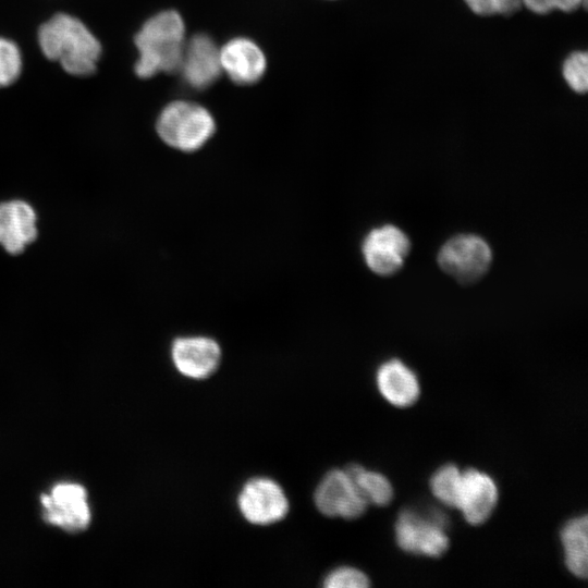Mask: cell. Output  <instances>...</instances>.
Masks as SVG:
<instances>
[{
  "label": "cell",
  "mask_w": 588,
  "mask_h": 588,
  "mask_svg": "<svg viewBox=\"0 0 588 588\" xmlns=\"http://www.w3.org/2000/svg\"><path fill=\"white\" fill-rule=\"evenodd\" d=\"M38 41L46 58L59 61L65 72L85 76L94 73L101 46L76 17L59 13L42 24Z\"/></svg>",
  "instance_id": "cell-1"
},
{
  "label": "cell",
  "mask_w": 588,
  "mask_h": 588,
  "mask_svg": "<svg viewBox=\"0 0 588 588\" xmlns=\"http://www.w3.org/2000/svg\"><path fill=\"white\" fill-rule=\"evenodd\" d=\"M185 42V24L180 13L167 10L151 16L135 36L139 54L136 74L148 78L159 72H179Z\"/></svg>",
  "instance_id": "cell-2"
},
{
  "label": "cell",
  "mask_w": 588,
  "mask_h": 588,
  "mask_svg": "<svg viewBox=\"0 0 588 588\" xmlns=\"http://www.w3.org/2000/svg\"><path fill=\"white\" fill-rule=\"evenodd\" d=\"M157 133L170 147L192 152L203 147L213 135L216 124L211 113L203 106L175 100L161 111Z\"/></svg>",
  "instance_id": "cell-3"
},
{
  "label": "cell",
  "mask_w": 588,
  "mask_h": 588,
  "mask_svg": "<svg viewBox=\"0 0 588 588\" xmlns=\"http://www.w3.org/2000/svg\"><path fill=\"white\" fill-rule=\"evenodd\" d=\"M448 519L441 512L426 515L415 510H403L395 523L397 546L405 552L439 558L449 548L445 534Z\"/></svg>",
  "instance_id": "cell-4"
},
{
  "label": "cell",
  "mask_w": 588,
  "mask_h": 588,
  "mask_svg": "<svg viewBox=\"0 0 588 588\" xmlns=\"http://www.w3.org/2000/svg\"><path fill=\"white\" fill-rule=\"evenodd\" d=\"M492 260L489 244L475 234H458L448 240L439 250L441 269L458 280L469 283L479 279Z\"/></svg>",
  "instance_id": "cell-5"
},
{
  "label": "cell",
  "mask_w": 588,
  "mask_h": 588,
  "mask_svg": "<svg viewBox=\"0 0 588 588\" xmlns=\"http://www.w3.org/2000/svg\"><path fill=\"white\" fill-rule=\"evenodd\" d=\"M237 506L248 523L258 526L282 520L290 509L283 488L268 477L247 480L238 492Z\"/></svg>",
  "instance_id": "cell-6"
},
{
  "label": "cell",
  "mask_w": 588,
  "mask_h": 588,
  "mask_svg": "<svg viewBox=\"0 0 588 588\" xmlns=\"http://www.w3.org/2000/svg\"><path fill=\"white\" fill-rule=\"evenodd\" d=\"M44 519L72 534L84 531L91 514L85 488L77 483H57L49 494H41Z\"/></svg>",
  "instance_id": "cell-7"
},
{
  "label": "cell",
  "mask_w": 588,
  "mask_h": 588,
  "mask_svg": "<svg viewBox=\"0 0 588 588\" xmlns=\"http://www.w3.org/2000/svg\"><path fill=\"white\" fill-rule=\"evenodd\" d=\"M314 503L324 516L345 519L358 518L368 505L345 469H332L321 478L314 493Z\"/></svg>",
  "instance_id": "cell-8"
},
{
  "label": "cell",
  "mask_w": 588,
  "mask_h": 588,
  "mask_svg": "<svg viewBox=\"0 0 588 588\" xmlns=\"http://www.w3.org/2000/svg\"><path fill=\"white\" fill-rule=\"evenodd\" d=\"M409 248L407 235L393 224L372 229L362 245L366 265L380 275L395 273L403 266Z\"/></svg>",
  "instance_id": "cell-9"
},
{
  "label": "cell",
  "mask_w": 588,
  "mask_h": 588,
  "mask_svg": "<svg viewBox=\"0 0 588 588\" xmlns=\"http://www.w3.org/2000/svg\"><path fill=\"white\" fill-rule=\"evenodd\" d=\"M179 72L195 89L212 85L222 74L220 48L206 34L186 39Z\"/></svg>",
  "instance_id": "cell-10"
},
{
  "label": "cell",
  "mask_w": 588,
  "mask_h": 588,
  "mask_svg": "<svg viewBox=\"0 0 588 588\" xmlns=\"http://www.w3.org/2000/svg\"><path fill=\"white\" fill-rule=\"evenodd\" d=\"M171 357L181 375L201 380L217 370L221 362V348L208 336H181L172 343Z\"/></svg>",
  "instance_id": "cell-11"
},
{
  "label": "cell",
  "mask_w": 588,
  "mask_h": 588,
  "mask_svg": "<svg viewBox=\"0 0 588 588\" xmlns=\"http://www.w3.org/2000/svg\"><path fill=\"white\" fill-rule=\"evenodd\" d=\"M498 502V487L487 474L475 468L462 473L456 509L470 525L485 523Z\"/></svg>",
  "instance_id": "cell-12"
},
{
  "label": "cell",
  "mask_w": 588,
  "mask_h": 588,
  "mask_svg": "<svg viewBox=\"0 0 588 588\" xmlns=\"http://www.w3.org/2000/svg\"><path fill=\"white\" fill-rule=\"evenodd\" d=\"M222 72L238 85L257 83L265 74L267 60L252 39L237 37L220 48Z\"/></svg>",
  "instance_id": "cell-13"
},
{
  "label": "cell",
  "mask_w": 588,
  "mask_h": 588,
  "mask_svg": "<svg viewBox=\"0 0 588 588\" xmlns=\"http://www.w3.org/2000/svg\"><path fill=\"white\" fill-rule=\"evenodd\" d=\"M37 236L36 213L25 201L0 204V244L10 254L21 253Z\"/></svg>",
  "instance_id": "cell-14"
},
{
  "label": "cell",
  "mask_w": 588,
  "mask_h": 588,
  "mask_svg": "<svg viewBox=\"0 0 588 588\" xmlns=\"http://www.w3.org/2000/svg\"><path fill=\"white\" fill-rule=\"evenodd\" d=\"M376 381L381 395L394 406L407 407L419 397L420 387L415 372L400 359L381 364Z\"/></svg>",
  "instance_id": "cell-15"
},
{
  "label": "cell",
  "mask_w": 588,
  "mask_h": 588,
  "mask_svg": "<svg viewBox=\"0 0 588 588\" xmlns=\"http://www.w3.org/2000/svg\"><path fill=\"white\" fill-rule=\"evenodd\" d=\"M588 518L586 515L569 519L561 530L565 565L577 577L586 578L588 571Z\"/></svg>",
  "instance_id": "cell-16"
},
{
  "label": "cell",
  "mask_w": 588,
  "mask_h": 588,
  "mask_svg": "<svg viewBox=\"0 0 588 588\" xmlns=\"http://www.w3.org/2000/svg\"><path fill=\"white\" fill-rule=\"evenodd\" d=\"M345 470L352 477L356 487L367 500L378 506L388 505L393 498V488L385 476L380 473L366 470L360 465H351Z\"/></svg>",
  "instance_id": "cell-17"
},
{
  "label": "cell",
  "mask_w": 588,
  "mask_h": 588,
  "mask_svg": "<svg viewBox=\"0 0 588 588\" xmlns=\"http://www.w3.org/2000/svg\"><path fill=\"white\" fill-rule=\"evenodd\" d=\"M462 482V473L457 466H441L430 479L432 494L446 506L456 507Z\"/></svg>",
  "instance_id": "cell-18"
},
{
  "label": "cell",
  "mask_w": 588,
  "mask_h": 588,
  "mask_svg": "<svg viewBox=\"0 0 588 588\" xmlns=\"http://www.w3.org/2000/svg\"><path fill=\"white\" fill-rule=\"evenodd\" d=\"M563 77L567 85L578 94L588 88V56L584 51L571 53L563 63Z\"/></svg>",
  "instance_id": "cell-19"
},
{
  "label": "cell",
  "mask_w": 588,
  "mask_h": 588,
  "mask_svg": "<svg viewBox=\"0 0 588 588\" xmlns=\"http://www.w3.org/2000/svg\"><path fill=\"white\" fill-rule=\"evenodd\" d=\"M22 69L21 53L16 45L0 38V87L12 84Z\"/></svg>",
  "instance_id": "cell-20"
},
{
  "label": "cell",
  "mask_w": 588,
  "mask_h": 588,
  "mask_svg": "<svg viewBox=\"0 0 588 588\" xmlns=\"http://www.w3.org/2000/svg\"><path fill=\"white\" fill-rule=\"evenodd\" d=\"M369 585V578L362 571L351 566L338 567L323 579L326 588H366Z\"/></svg>",
  "instance_id": "cell-21"
},
{
  "label": "cell",
  "mask_w": 588,
  "mask_h": 588,
  "mask_svg": "<svg viewBox=\"0 0 588 588\" xmlns=\"http://www.w3.org/2000/svg\"><path fill=\"white\" fill-rule=\"evenodd\" d=\"M468 8L479 15H493L495 12L494 0H464Z\"/></svg>",
  "instance_id": "cell-22"
},
{
  "label": "cell",
  "mask_w": 588,
  "mask_h": 588,
  "mask_svg": "<svg viewBox=\"0 0 588 588\" xmlns=\"http://www.w3.org/2000/svg\"><path fill=\"white\" fill-rule=\"evenodd\" d=\"M528 10L544 14L555 9V0H522Z\"/></svg>",
  "instance_id": "cell-23"
},
{
  "label": "cell",
  "mask_w": 588,
  "mask_h": 588,
  "mask_svg": "<svg viewBox=\"0 0 588 588\" xmlns=\"http://www.w3.org/2000/svg\"><path fill=\"white\" fill-rule=\"evenodd\" d=\"M497 14L515 13L522 5V0H494Z\"/></svg>",
  "instance_id": "cell-24"
},
{
  "label": "cell",
  "mask_w": 588,
  "mask_h": 588,
  "mask_svg": "<svg viewBox=\"0 0 588 588\" xmlns=\"http://www.w3.org/2000/svg\"><path fill=\"white\" fill-rule=\"evenodd\" d=\"M585 4L586 0H555V9L565 12H572Z\"/></svg>",
  "instance_id": "cell-25"
}]
</instances>
